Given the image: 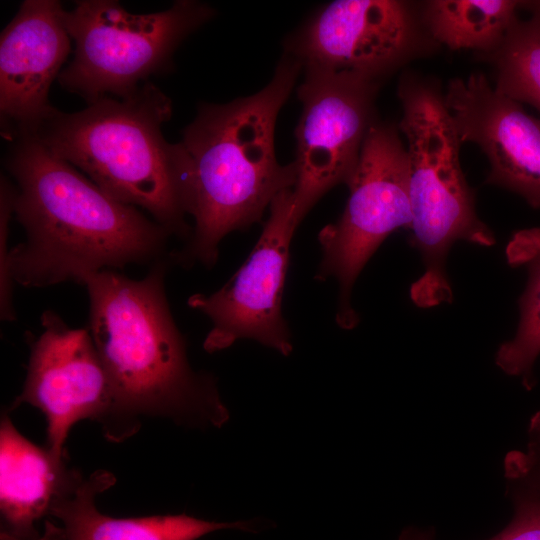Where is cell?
Masks as SVG:
<instances>
[{"mask_svg": "<svg viewBox=\"0 0 540 540\" xmlns=\"http://www.w3.org/2000/svg\"><path fill=\"white\" fill-rule=\"evenodd\" d=\"M347 186L340 219L318 234L322 259L315 278L337 281L335 319L350 330L359 323L351 302L356 279L380 244L396 229L409 228L412 220L408 156L398 126L378 120L372 124Z\"/></svg>", "mask_w": 540, "mask_h": 540, "instance_id": "obj_7", "label": "cell"}, {"mask_svg": "<svg viewBox=\"0 0 540 540\" xmlns=\"http://www.w3.org/2000/svg\"><path fill=\"white\" fill-rule=\"evenodd\" d=\"M529 9L532 16L516 18L499 48L484 56L495 69L499 93L540 111V10Z\"/></svg>", "mask_w": 540, "mask_h": 540, "instance_id": "obj_18", "label": "cell"}, {"mask_svg": "<svg viewBox=\"0 0 540 540\" xmlns=\"http://www.w3.org/2000/svg\"><path fill=\"white\" fill-rule=\"evenodd\" d=\"M0 540H66V534L62 526L59 527L47 520L41 535L38 534L31 538H20L1 531Z\"/></svg>", "mask_w": 540, "mask_h": 540, "instance_id": "obj_21", "label": "cell"}, {"mask_svg": "<svg viewBox=\"0 0 540 540\" xmlns=\"http://www.w3.org/2000/svg\"><path fill=\"white\" fill-rule=\"evenodd\" d=\"M107 471L79 475L54 503L50 515L62 522L66 540H197L222 529H251L250 522H212L185 514L115 518L101 513L96 496L115 483Z\"/></svg>", "mask_w": 540, "mask_h": 540, "instance_id": "obj_15", "label": "cell"}, {"mask_svg": "<svg viewBox=\"0 0 540 540\" xmlns=\"http://www.w3.org/2000/svg\"><path fill=\"white\" fill-rule=\"evenodd\" d=\"M507 257L511 264L526 265L529 278L519 302L516 334L499 347L495 362L508 375L529 381L540 354V228L517 232L509 242Z\"/></svg>", "mask_w": 540, "mask_h": 540, "instance_id": "obj_17", "label": "cell"}, {"mask_svg": "<svg viewBox=\"0 0 540 540\" xmlns=\"http://www.w3.org/2000/svg\"><path fill=\"white\" fill-rule=\"evenodd\" d=\"M302 71L294 191L310 210L330 189L351 179L376 121L375 99L382 82L345 71L313 67Z\"/></svg>", "mask_w": 540, "mask_h": 540, "instance_id": "obj_10", "label": "cell"}, {"mask_svg": "<svg viewBox=\"0 0 540 540\" xmlns=\"http://www.w3.org/2000/svg\"><path fill=\"white\" fill-rule=\"evenodd\" d=\"M406 138L411 244L420 252L424 272L410 289L412 301L430 308L452 301L446 257L459 240L492 246L495 237L477 216L474 195L459 159L461 141L444 92L433 80L404 73L398 85Z\"/></svg>", "mask_w": 540, "mask_h": 540, "instance_id": "obj_5", "label": "cell"}, {"mask_svg": "<svg viewBox=\"0 0 540 540\" xmlns=\"http://www.w3.org/2000/svg\"><path fill=\"white\" fill-rule=\"evenodd\" d=\"M214 14L195 0L146 14L131 13L114 0L77 1L64 13L74 57L58 80L88 103L108 94L129 95L150 75L171 70L177 47Z\"/></svg>", "mask_w": 540, "mask_h": 540, "instance_id": "obj_6", "label": "cell"}, {"mask_svg": "<svg viewBox=\"0 0 540 540\" xmlns=\"http://www.w3.org/2000/svg\"><path fill=\"white\" fill-rule=\"evenodd\" d=\"M444 101L461 143L478 145L487 157L486 183L540 208V118L499 93L482 73L450 80Z\"/></svg>", "mask_w": 540, "mask_h": 540, "instance_id": "obj_12", "label": "cell"}, {"mask_svg": "<svg viewBox=\"0 0 540 540\" xmlns=\"http://www.w3.org/2000/svg\"><path fill=\"white\" fill-rule=\"evenodd\" d=\"M250 255L231 279L211 294L197 293L187 304L212 324L203 348L224 350L239 339H253L284 356L293 346L281 303L296 228L308 213L294 189L280 193Z\"/></svg>", "mask_w": 540, "mask_h": 540, "instance_id": "obj_9", "label": "cell"}, {"mask_svg": "<svg viewBox=\"0 0 540 540\" xmlns=\"http://www.w3.org/2000/svg\"><path fill=\"white\" fill-rule=\"evenodd\" d=\"M42 331L27 339V375L12 408L27 403L47 422V449L63 463L64 443L83 419L108 425L113 408L109 376L88 328H70L54 311L41 315Z\"/></svg>", "mask_w": 540, "mask_h": 540, "instance_id": "obj_11", "label": "cell"}, {"mask_svg": "<svg viewBox=\"0 0 540 540\" xmlns=\"http://www.w3.org/2000/svg\"><path fill=\"white\" fill-rule=\"evenodd\" d=\"M491 540H540V501L521 503L511 524Z\"/></svg>", "mask_w": 540, "mask_h": 540, "instance_id": "obj_20", "label": "cell"}, {"mask_svg": "<svg viewBox=\"0 0 540 540\" xmlns=\"http://www.w3.org/2000/svg\"><path fill=\"white\" fill-rule=\"evenodd\" d=\"M303 70L282 54L269 83L260 91L223 104L203 103L174 144L183 208L194 220L185 246L171 253L185 267H212L229 233L262 220L266 209L298 178L294 163L275 154L278 114Z\"/></svg>", "mask_w": 540, "mask_h": 540, "instance_id": "obj_2", "label": "cell"}, {"mask_svg": "<svg viewBox=\"0 0 540 540\" xmlns=\"http://www.w3.org/2000/svg\"><path fill=\"white\" fill-rule=\"evenodd\" d=\"M65 10L56 0H25L0 36V111L16 135L53 111L48 93L71 50Z\"/></svg>", "mask_w": 540, "mask_h": 540, "instance_id": "obj_13", "label": "cell"}, {"mask_svg": "<svg viewBox=\"0 0 540 540\" xmlns=\"http://www.w3.org/2000/svg\"><path fill=\"white\" fill-rule=\"evenodd\" d=\"M14 216L13 185L6 178H1L0 189V316L3 321L16 320L13 304L14 280L10 274L8 245L9 223Z\"/></svg>", "mask_w": 540, "mask_h": 540, "instance_id": "obj_19", "label": "cell"}, {"mask_svg": "<svg viewBox=\"0 0 540 540\" xmlns=\"http://www.w3.org/2000/svg\"><path fill=\"white\" fill-rule=\"evenodd\" d=\"M525 4L529 7L540 10V1L525 2Z\"/></svg>", "mask_w": 540, "mask_h": 540, "instance_id": "obj_23", "label": "cell"}, {"mask_svg": "<svg viewBox=\"0 0 540 540\" xmlns=\"http://www.w3.org/2000/svg\"><path fill=\"white\" fill-rule=\"evenodd\" d=\"M79 473L67 470L48 449L25 438L4 416L0 427V511L3 532L38 535L35 524L50 511Z\"/></svg>", "mask_w": 540, "mask_h": 540, "instance_id": "obj_14", "label": "cell"}, {"mask_svg": "<svg viewBox=\"0 0 540 540\" xmlns=\"http://www.w3.org/2000/svg\"><path fill=\"white\" fill-rule=\"evenodd\" d=\"M523 2L511 0H432L420 17L430 37L452 50L471 49L483 55L497 50L516 20Z\"/></svg>", "mask_w": 540, "mask_h": 540, "instance_id": "obj_16", "label": "cell"}, {"mask_svg": "<svg viewBox=\"0 0 540 540\" xmlns=\"http://www.w3.org/2000/svg\"><path fill=\"white\" fill-rule=\"evenodd\" d=\"M17 137L7 168L16 181L14 216L26 239L10 250L15 283L80 284L90 273L170 258L172 235L163 226L106 193L34 135Z\"/></svg>", "mask_w": 540, "mask_h": 540, "instance_id": "obj_1", "label": "cell"}, {"mask_svg": "<svg viewBox=\"0 0 540 540\" xmlns=\"http://www.w3.org/2000/svg\"><path fill=\"white\" fill-rule=\"evenodd\" d=\"M419 9L399 0H337L318 8L284 43L302 68L357 73L383 82L433 51Z\"/></svg>", "mask_w": 540, "mask_h": 540, "instance_id": "obj_8", "label": "cell"}, {"mask_svg": "<svg viewBox=\"0 0 540 540\" xmlns=\"http://www.w3.org/2000/svg\"><path fill=\"white\" fill-rule=\"evenodd\" d=\"M171 100L145 82L123 97L105 96L75 112L57 109L30 133L53 155L83 171L117 200L146 210L171 235L189 240L174 144L162 134Z\"/></svg>", "mask_w": 540, "mask_h": 540, "instance_id": "obj_4", "label": "cell"}, {"mask_svg": "<svg viewBox=\"0 0 540 540\" xmlns=\"http://www.w3.org/2000/svg\"><path fill=\"white\" fill-rule=\"evenodd\" d=\"M400 540H430V538L415 530H408L401 535Z\"/></svg>", "mask_w": 540, "mask_h": 540, "instance_id": "obj_22", "label": "cell"}, {"mask_svg": "<svg viewBox=\"0 0 540 540\" xmlns=\"http://www.w3.org/2000/svg\"><path fill=\"white\" fill-rule=\"evenodd\" d=\"M167 258L142 279L116 270L87 274V328L113 391L107 438L133 434L138 416L170 417L194 425L222 426L229 412L212 375L195 372L188 361L165 292Z\"/></svg>", "mask_w": 540, "mask_h": 540, "instance_id": "obj_3", "label": "cell"}]
</instances>
